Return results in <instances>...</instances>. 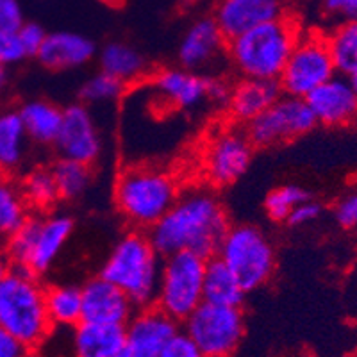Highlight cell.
Returning <instances> with one entry per match:
<instances>
[{
  "instance_id": "cell-43",
  "label": "cell",
  "mask_w": 357,
  "mask_h": 357,
  "mask_svg": "<svg viewBox=\"0 0 357 357\" xmlns=\"http://www.w3.org/2000/svg\"><path fill=\"white\" fill-rule=\"evenodd\" d=\"M11 266H13V264H11V261H9V257H8V252H6V248L0 247V280L4 279L6 273L11 270Z\"/></svg>"
},
{
  "instance_id": "cell-31",
  "label": "cell",
  "mask_w": 357,
  "mask_h": 357,
  "mask_svg": "<svg viewBox=\"0 0 357 357\" xmlns=\"http://www.w3.org/2000/svg\"><path fill=\"white\" fill-rule=\"evenodd\" d=\"M52 175L56 178L57 191L63 200H75L88 190L91 183V170L89 165L79 162L75 159L59 158L52 165Z\"/></svg>"
},
{
  "instance_id": "cell-46",
  "label": "cell",
  "mask_w": 357,
  "mask_h": 357,
  "mask_svg": "<svg viewBox=\"0 0 357 357\" xmlns=\"http://www.w3.org/2000/svg\"><path fill=\"white\" fill-rule=\"evenodd\" d=\"M111 357H134V356L126 349V347H122V349L118 350V352H114Z\"/></svg>"
},
{
  "instance_id": "cell-6",
  "label": "cell",
  "mask_w": 357,
  "mask_h": 357,
  "mask_svg": "<svg viewBox=\"0 0 357 357\" xmlns=\"http://www.w3.org/2000/svg\"><path fill=\"white\" fill-rule=\"evenodd\" d=\"M215 256L231 268L247 293L266 284L275 272V250L272 241L254 225L243 223L229 227Z\"/></svg>"
},
{
  "instance_id": "cell-37",
  "label": "cell",
  "mask_w": 357,
  "mask_h": 357,
  "mask_svg": "<svg viewBox=\"0 0 357 357\" xmlns=\"http://www.w3.org/2000/svg\"><path fill=\"white\" fill-rule=\"evenodd\" d=\"M18 34H20V40L25 47V52L29 57H36L40 52L41 45H43L47 33L40 24H34V22H24L22 27L18 29Z\"/></svg>"
},
{
  "instance_id": "cell-27",
  "label": "cell",
  "mask_w": 357,
  "mask_h": 357,
  "mask_svg": "<svg viewBox=\"0 0 357 357\" xmlns=\"http://www.w3.org/2000/svg\"><path fill=\"white\" fill-rule=\"evenodd\" d=\"M29 209L31 207L25 202L22 188L8 175L0 174V240L6 241L24 225L31 216Z\"/></svg>"
},
{
  "instance_id": "cell-2",
  "label": "cell",
  "mask_w": 357,
  "mask_h": 357,
  "mask_svg": "<svg viewBox=\"0 0 357 357\" xmlns=\"http://www.w3.org/2000/svg\"><path fill=\"white\" fill-rule=\"evenodd\" d=\"M302 31L289 15L227 40L232 66L248 79H279Z\"/></svg>"
},
{
  "instance_id": "cell-1",
  "label": "cell",
  "mask_w": 357,
  "mask_h": 357,
  "mask_svg": "<svg viewBox=\"0 0 357 357\" xmlns=\"http://www.w3.org/2000/svg\"><path fill=\"white\" fill-rule=\"evenodd\" d=\"M227 229V213L218 197L207 190H193L178 195L167 215L149 229V238L162 257L181 250L211 257Z\"/></svg>"
},
{
  "instance_id": "cell-41",
  "label": "cell",
  "mask_w": 357,
  "mask_h": 357,
  "mask_svg": "<svg viewBox=\"0 0 357 357\" xmlns=\"http://www.w3.org/2000/svg\"><path fill=\"white\" fill-rule=\"evenodd\" d=\"M27 350L18 337L0 327V357H20L27 354Z\"/></svg>"
},
{
  "instance_id": "cell-24",
  "label": "cell",
  "mask_w": 357,
  "mask_h": 357,
  "mask_svg": "<svg viewBox=\"0 0 357 357\" xmlns=\"http://www.w3.org/2000/svg\"><path fill=\"white\" fill-rule=\"evenodd\" d=\"M18 113H20L29 142H34L38 145L56 143L63 122V109H59L56 104L34 98V100L25 102Z\"/></svg>"
},
{
  "instance_id": "cell-48",
  "label": "cell",
  "mask_w": 357,
  "mask_h": 357,
  "mask_svg": "<svg viewBox=\"0 0 357 357\" xmlns=\"http://www.w3.org/2000/svg\"><path fill=\"white\" fill-rule=\"evenodd\" d=\"M20 357H29V354H24V356H20Z\"/></svg>"
},
{
  "instance_id": "cell-17",
  "label": "cell",
  "mask_w": 357,
  "mask_h": 357,
  "mask_svg": "<svg viewBox=\"0 0 357 357\" xmlns=\"http://www.w3.org/2000/svg\"><path fill=\"white\" fill-rule=\"evenodd\" d=\"M73 232V220L65 213H52L38 216L36 232H34L33 248L29 254L25 270L40 277L54 266L56 259L68 243Z\"/></svg>"
},
{
  "instance_id": "cell-26",
  "label": "cell",
  "mask_w": 357,
  "mask_h": 357,
  "mask_svg": "<svg viewBox=\"0 0 357 357\" xmlns=\"http://www.w3.org/2000/svg\"><path fill=\"white\" fill-rule=\"evenodd\" d=\"M98 65L102 72L109 73L122 82L138 81L146 70L145 57L130 45L122 41H111L98 56Z\"/></svg>"
},
{
  "instance_id": "cell-16",
  "label": "cell",
  "mask_w": 357,
  "mask_h": 357,
  "mask_svg": "<svg viewBox=\"0 0 357 357\" xmlns=\"http://www.w3.org/2000/svg\"><path fill=\"white\" fill-rule=\"evenodd\" d=\"M81 321L126 325L132 317L134 304L129 301V296L102 275L89 279L81 288Z\"/></svg>"
},
{
  "instance_id": "cell-7",
  "label": "cell",
  "mask_w": 357,
  "mask_h": 357,
  "mask_svg": "<svg viewBox=\"0 0 357 357\" xmlns=\"http://www.w3.org/2000/svg\"><path fill=\"white\" fill-rule=\"evenodd\" d=\"M206 261L190 250L165 256L154 304L175 321L186 320L204 302Z\"/></svg>"
},
{
  "instance_id": "cell-38",
  "label": "cell",
  "mask_w": 357,
  "mask_h": 357,
  "mask_svg": "<svg viewBox=\"0 0 357 357\" xmlns=\"http://www.w3.org/2000/svg\"><path fill=\"white\" fill-rule=\"evenodd\" d=\"M24 24V11L18 0H0V31H18Z\"/></svg>"
},
{
  "instance_id": "cell-25",
  "label": "cell",
  "mask_w": 357,
  "mask_h": 357,
  "mask_svg": "<svg viewBox=\"0 0 357 357\" xmlns=\"http://www.w3.org/2000/svg\"><path fill=\"white\" fill-rule=\"evenodd\" d=\"M29 136L18 111L0 113V174L9 175L22 167L27 155Z\"/></svg>"
},
{
  "instance_id": "cell-4",
  "label": "cell",
  "mask_w": 357,
  "mask_h": 357,
  "mask_svg": "<svg viewBox=\"0 0 357 357\" xmlns=\"http://www.w3.org/2000/svg\"><path fill=\"white\" fill-rule=\"evenodd\" d=\"M161 257L149 236L142 231L127 232L107 256L100 275L122 289L134 307H146L155 302Z\"/></svg>"
},
{
  "instance_id": "cell-35",
  "label": "cell",
  "mask_w": 357,
  "mask_h": 357,
  "mask_svg": "<svg viewBox=\"0 0 357 357\" xmlns=\"http://www.w3.org/2000/svg\"><path fill=\"white\" fill-rule=\"evenodd\" d=\"M159 357H206L197 343L186 334V331H177L168 340Z\"/></svg>"
},
{
  "instance_id": "cell-5",
  "label": "cell",
  "mask_w": 357,
  "mask_h": 357,
  "mask_svg": "<svg viewBox=\"0 0 357 357\" xmlns=\"http://www.w3.org/2000/svg\"><path fill=\"white\" fill-rule=\"evenodd\" d=\"M174 175L154 167H130L118 175L114 202L136 229H151L178 199Z\"/></svg>"
},
{
  "instance_id": "cell-29",
  "label": "cell",
  "mask_w": 357,
  "mask_h": 357,
  "mask_svg": "<svg viewBox=\"0 0 357 357\" xmlns=\"http://www.w3.org/2000/svg\"><path fill=\"white\" fill-rule=\"evenodd\" d=\"M47 311L52 325H75L82 320L81 288L59 284L47 288Z\"/></svg>"
},
{
  "instance_id": "cell-10",
  "label": "cell",
  "mask_w": 357,
  "mask_h": 357,
  "mask_svg": "<svg viewBox=\"0 0 357 357\" xmlns=\"http://www.w3.org/2000/svg\"><path fill=\"white\" fill-rule=\"evenodd\" d=\"M317 126L305 98L280 95L272 106L247 123V136L254 146H273L307 134Z\"/></svg>"
},
{
  "instance_id": "cell-30",
  "label": "cell",
  "mask_w": 357,
  "mask_h": 357,
  "mask_svg": "<svg viewBox=\"0 0 357 357\" xmlns=\"http://www.w3.org/2000/svg\"><path fill=\"white\" fill-rule=\"evenodd\" d=\"M20 188L29 207L38 209V211H47L56 206L57 200H61L52 170L47 167L33 168L24 177Z\"/></svg>"
},
{
  "instance_id": "cell-23",
  "label": "cell",
  "mask_w": 357,
  "mask_h": 357,
  "mask_svg": "<svg viewBox=\"0 0 357 357\" xmlns=\"http://www.w3.org/2000/svg\"><path fill=\"white\" fill-rule=\"evenodd\" d=\"M245 295L247 291L231 268L218 256L207 257L206 272H204V302L227 305V307H241Z\"/></svg>"
},
{
  "instance_id": "cell-12",
  "label": "cell",
  "mask_w": 357,
  "mask_h": 357,
  "mask_svg": "<svg viewBox=\"0 0 357 357\" xmlns=\"http://www.w3.org/2000/svg\"><path fill=\"white\" fill-rule=\"evenodd\" d=\"M61 158L93 165L102 152V139L97 123L86 104H72L63 111V122L56 143Z\"/></svg>"
},
{
  "instance_id": "cell-36",
  "label": "cell",
  "mask_w": 357,
  "mask_h": 357,
  "mask_svg": "<svg viewBox=\"0 0 357 357\" xmlns=\"http://www.w3.org/2000/svg\"><path fill=\"white\" fill-rule=\"evenodd\" d=\"M320 215L321 204H318L317 200H312L311 197H309L304 202L296 204V206L293 207V211L289 213V216L286 218V223L291 225V227H302V225H307V223L314 222Z\"/></svg>"
},
{
  "instance_id": "cell-3",
  "label": "cell",
  "mask_w": 357,
  "mask_h": 357,
  "mask_svg": "<svg viewBox=\"0 0 357 357\" xmlns=\"http://www.w3.org/2000/svg\"><path fill=\"white\" fill-rule=\"evenodd\" d=\"M0 327L18 337L27 349L40 345L52 331L47 288L25 268L11 266L0 280Z\"/></svg>"
},
{
  "instance_id": "cell-11",
  "label": "cell",
  "mask_w": 357,
  "mask_h": 357,
  "mask_svg": "<svg viewBox=\"0 0 357 357\" xmlns=\"http://www.w3.org/2000/svg\"><path fill=\"white\" fill-rule=\"evenodd\" d=\"M254 145L240 129H222L211 136L204 152V170L215 186H229L247 172Z\"/></svg>"
},
{
  "instance_id": "cell-32",
  "label": "cell",
  "mask_w": 357,
  "mask_h": 357,
  "mask_svg": "<svg viewBox=\"0 0 357 357\" xmlns=\"http://www.w3.org/2000/svg\"><path fill=\"white\" fill-rule=\"evenodd\" d=\"M309 199V193L296 184H284L273 188L264 200V211L273 222H286L296 204Z\"/></svg>"
},
{
  "instance_id": "cell-8",
  "label": "cell",
  "mask_w": 357,
  "mask_h": 357,
  "mask_svg": "<svg viewBox=\"0 0 357 357\" xmlns=\"http://www.w3.org/2000/svg\"><path fill=\"white\" fill-rule=\"evenodd\" d=\"M336 73L327 36L301 34L277 81L284 95L305 98Z\"/></svg>"
},
{
  "instance_id": "cell-22",
  "label": "cell",
  "mask_w": 357,
  "mask_h": 357,
  "mask_svg": "<svg viewBox=\"0 0 357 357\" xmlns=\"http://www.w3.org/2000/svg\"><path fill=\"white\" fill-rule=\"evenodd\" d=\"M75 357H111L126 347V327L81 321L75 325Z\"/></svg>"
},
{
  "instance_id": "cell-19",
  "label": "cell",
  "mask_w": 357,
  "mask_h": 357,
  "mask_svg": "<svg viewBox=\"0 0 357 357\" xmlns=\"http://www.w3.org/2000/svg\"><path fill=\"white\" fill-rule=\"evenodd\" d=\"M227 47V40L213 17L199 18L190 25L178 45V61L184 68L199 70L213 63Z\"/></svg>"
},
{
  "instance_id": "cell-15",
  "label": "cell",
  "mask_w": 357,
  "mask_h": 357,
  "mask_svg": "<svg viewBox=\"0 0 357 357\" xmlns=\"http://www.w3.org/2000/svg\"><path fill=\"white\" fill-rule=\"evenodd\" d=\"M286 15V0H218L213 18L225 40H231Z\"/></svg>"
},
{
  "instance_id": "cell-18",
  "label": "cell",
  "mask_w": 357,
  "mask_h": 357,
  "mask_svg": "<svg viewBox=\"0 0 357 357\" xmlns=\"http://www.w3.org/2000/svg\"><path fill=\"white\" fill-rule=\"evenodd\" d=\"M95 43L84 34L72 33V31H56L47 33L38 61L49 70L63 72V70L81 68L91 61L95 56Z\"/></svg>"
},
{
  "instance_id": "cell-45",
  "label": "cell",
  "mask_w": 357,
  "mask_h": 357,
  "mask_svg": "<svg viewBox=\"0 0 357 357\" xmlns=\"http://www.w3.org/2000/svg\"><path fill=\"white\" fill-rule=\"evenodd\" d=\"M100 4L107 6V8H120L126 0H98Z\"/></svg>"
},
{
  "instance_id": "cell-28",
  "label": "cell",
  "mask_w": 357,
  "mask_h": 357,
  "mask_svg": "<svg viewBox=\"0 0 357 357\" xmlns=\"http://www.w3.org/2000/svg\"><path fill=\"white\" fill-rule=\"evenodd\" d=\"M334 66L340 75L352 77L357 73V18L341 22L327 36Z\"/></svg>"
},
{
  "instance_id": "cell-33",
  "label": "cell",
  "mask_w": 357,
  "mask_h": 357,
  "mask_svg": "<svg viewBox=\"0 0 357 357\" xmlns=\"http://www.w3.org/2000/svg\"><path fill=\"white\" fill-rule=\"evenodd\" d=\"M126 89V82L113 77L106 72H98L97 75H91L84 84L81 86V100L86 106L91 104H106V102L116 100Z\"/></svg>"
},
{
  "instance_id": "cell-21",
  "label": "cell",
  "mask_w": 357,
  "mask_h": 357,
  "mask_svg": "<svg viewBox=\"0 0 357 357\" xmlns=\"http://www.w3.org/2000/svg\"><path fill=\"white\" fill-rule=\"evenodd\" d=\"M280 95H282V89L275 79L243 77L234 88H231L227 109L232 120L240 123H248L257 114L272 106Z\"/></svg>"
},
{
  "instance_id": "cell-42",
  "label": "cell",
  "mask_w": 357,
  "mask_h": 357,
  "mask_svg": "<svg viewBox=\"0 0 357 357\" xmlns=\"http://www.w3.org/2000/svg\"><path fill=\"white\" fill-rule=\"evenodd\" d=\"M229 95H231V88H229L227 82L211 77V84H209V100L227 106Z\"/></svg>"
},
{
  "instance_id": "cell-44",
  "label": "cell",
  "mask_w": 357,
  "mask_h": 357,
  "mask_svg": "<svg viewBox=\"0 0 357 357\" xmlns=\"http://www.w3.org/2000/svg\"><path fill=\"white\" fill-rule=\"evenodd\" d=\"M8 84H9L8 66L0 63V93H2V91H4V89L8 88Z\"/></svg>"
},
{
  "instance_id": "cell-40",
  "label": "cell",
  "mask_w": 357,
  "mask_h": 357,
  "mask_svg": "<svg viewBox=\"0 0 357 357\" xmlns=\"http://www.w3.org/2000/svg\"><path fill=\"white\" fill-rule=\"evenodd\" d=\"M320 4L331 17H341L343 20L357 18V0H320Z\"/></svg>"
},
{
  "instance_id": "cell-14",
  "label": "cell",
  "mask_w": 357,
  "mask_h": 357,
  "mask_svg": "<svg viewBox=\"0 0 357 357\" xmlns=\"http://www.w3.org/2000/svg\"><path fill=\"white\" fill-rule=\"evenodd\" d=\"M126 349L134 357H159L161 350L178 331L177 321L155 304L139 307L126 325Z\"/></svg>"
},
{
  "instance_id": "cell-39",
  "label": "cell",
  "mask_w": 357,
  "mask_h": 357,
  "mask_svg": "<svg viewBox=\"0 0 357 357\" xmlns=\"http://www.w3.org/2000/svg\"><path fill=\"white\" fill-rule=\"evenodd\" d=\"M334 215H336L337 223L343 229L357 227V193H350V195L343 197L336 204Z\"/></svg>"
},
{
  "instance_id": "cell-34",
  "label": "cell",
  "mask_w": 357,
  "mask_h": 357,
  "mask_svg": "<svg viewBox=\"0 0 357 357\" xmlns=\"http://www.w3.org/2000/svg\"><path fill=\"white\" fill-rule=\"evenodd\" d=\"M27 52L20 40L18 31H0V63L9 66H15L27 59Z\"/></svg>"
},
{
  "instance_id": "cell-20",
  "label": "cell",
  "mask_w": 357,
  "mask_h": 357,
  "mask_svg": "<svg viewBox=\"0 0 357 357\" xmlns=\"http://www.w3.org/2000/svg\"><path fill=\"white\" fill-rule=\"evenodd\" d=\"M211 77H204L195 70L167 68L154 75V88L159 97L181 109H191L209 100Z\"/></svg>"
},
{
  "instance_id": "cell-13",
  "label": "cell",
  "mask_w": 357,
  "mask_h": 357,
  "mask_svg": "<svg viewBox=\"0 0 357 357\" xmlns=\"http://www.w3.org/2000/svg\"><path fill=\"white\" fill-rule=\"evenodd\" d=\"M317 123L347 127L357 122V93L345 75L336 73L305 97Z\"/></svg>"
},
{
  "instance_id": "cell-49",
  "label": "cell",
  "mask_w": 357,
  "mask_h": 357,
  "mask_svg": "<svg viewBox=\"0 0 357 357\" xmlns=\"http://www.w3.org/2000/svg\"><path fill=\"white\" fill-rule=\"evenodd\" d=\"M352 357H357V350H356V352H354V356Z\"/></svg>"
},
{
  "instance_id": "cell-9",
  "label": "cell",
  "mask_w": 357,
  "mask_h": 357,
  "mask_svg": "<svg viewBox=\"0 0 357 357\" xmlns=\"http://www.w3.org/2000/svg\"><path fill=\"white\" fill-rule=\"evenodd\" d=\"M184 331L206 357H229L243 340V312L240 307L202 302L184 320Z\"/></svg>"
},
{
  "instance_id": "cell-47",
  "label": "cell",
  "mask_w": 357,
  "mask_h": 357,
  "mask_svg": "<svg viewBox=\"0 0 357 357\" xmlns=\"http://www.w3.org/2000/svg\"><path fill=\"white\" fill-rule=\"evenodd\" d=\"M349 79H350V82H352L354 89H356V93H357V73H356V75H352V77H349Z\"/></svg>"
}]
</instances>
